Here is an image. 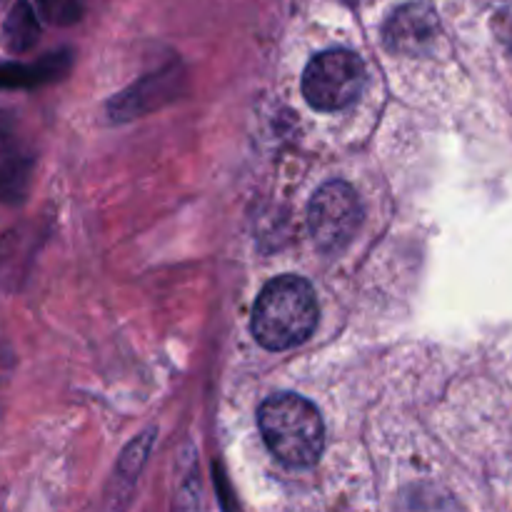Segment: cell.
I'll return each instance as SVG.
<instances>
[{
    "label": "cell",
    "mask_w": 512,
    "mask_h": 512,
    "mask_svg": "<svg viewBox=\"0 0 512 512\" xmlns=\"http://www.w3.org/2000/svg\"><path fill=\"white\" fill-rule=\"evenodd\" d=\"M318 325V298L313 285L298 275L270 280L253 308L255 340L268 350H290L303 345Z\"/></svg>",
    "instance_id": "6da1fadb"
},
{
    "label": "cell",
    "mask_w": 512,
    "mask_h": 512,
    "mask_svg": "<svg viewBox=\"0 0 512 512\" xmlns=\"http://www.w3.org/2000/svg\"><path fill=\"white\" fill-rule=\"evenodd\" d=\"M258 425L270 453L288 468H313L323 455V418L303 395L280 393L268 398L260 405Z\"/></svg>",
    "instance_id": "7a4b0ae2"
},
{
    "label": "cell",
    "mask_w": 512,
    "mask_h": 512,
    "mask_svg": "<svg viewBox=\"0 0 512 512\" xmlns=\"http://www.w3.org/2000/svg\"><path fill=\"white\" fill-rule=\"evenodd\" d=\"M365 85L363 58L353 50H325L303 73V95L315 110L335 113L358 100Z\"/></svg>",
    "instance_id": "3957f363"
},
{
    "label": "cell",
    "mask_w": 512,
    "mask_h": 512,
    "mask_svg": "<svg viewBox=\"0 0 512 512\" xmlns=\"http://www.w3.org/2000/svg\"><path fill=\"white\" fill-rule=\"evenodd\" d=\"M308 225L320 250L340 253L353 243L363 225L360 195L343 180H330L310 200Z\"/></svg>",
    "instance_id": "277c9868"
},
{
    "label": "cell",
    "mask_w": 512,
    "mask_h": 512,
    "mask_svg": "<svg viewBox=\"0 0 512 512\" xmlns=\"http://www.w3.org/2000/svg\"><path fill=\"white\" fill-rule=\"evenodd\" d=\"M435 33H438V20H435L433 10L428 5L410 3L405 8L395 10L393 18L388 20V25H385V43H388L390 50L415 53V50L433 43Z\"/></svg>",
    "instance_id": "5b68a950"
},
{
    "label": "cell",
    "mask_w": 512,
    "mask_h": 512,
    "mask_svg": "<svg viewBox=\"0 0 512 512\" xmlns=\"http://www.w3.org/2000/svg\"><path fill=\"white\" fill-rule=\"evenodd\" d=\"M38 38L40 25L38 18H35V10L25 0H18L3 23L5 48L13 50V53H25V50H30L38 43Z\"/></svg>",
    "instance_id": "8992f818"
},
{
    "label": "cell",
    "mask_w": 512,
    "mask_h": 512,
    "mask_svg": "<svg viewBox=\"0 0 512 512\" xmlns=\"http://www.w3.org/2000/svg\"><path fill=\"white\" fill-rule=\"evenodd\" d=\"M58 70V60H43L35 65H0V88H30L50 80Z\"/></svg>",
    "instance_id": "52a82bcc"
},
{
    "label": "cell",
    "mask_w": 512,
    "mask_h": 512,
    "mask_svg": "<svg viewBox=\"0 0 512 512\" xmlns=\"http://www.w3.org/2000/svg\"><path fill=\"white\" fill-rule=\"evenodd\" d=\"M90 0H35L40 18L53 25H73L85 15Z\"/></svg>",
    "instance_id": "ba28073f"
},
{
    "label": "cell",
    "mask_w": 512,
    "mask_h": 512,
    "mask_svg": "<svg viewBox=\"0 0 512 512\" xmlns=\"http://www.w3.org/2000/svg\"><path fill=\"white\" fill-rule=\"evenodd\" d=\"M10 160H13V135H10L8 118L0 113V175L8 170Z\"/></svg>",
    "instance_id": "9c48e42d"
}]
</instances>
